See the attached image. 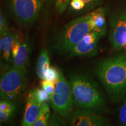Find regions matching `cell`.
<instances>
[{"label":"cell","mask_w":126,"mask_h":126,"mask_svg":"<svg viewBox=\"0 0 126 126\" xmlns=\"http://www.w3.org/2000/svg\"><path fill=\"white\" fill-rule=\"evenodd\" d=\"M96 72L111 96L117 99L124 95L126 92V53L102 61Z\"/></svg>","instance_id":"cell-1"},{"label":"cell","mask_w":126,"mask_h":126,"mask_svg":"<svg viewBox=\"0 0 126 126\" xmlns=\"http://www.w3.org/2000/svg\"><path fill=\"white\" fill-rule=\"evenodd\" d=\"M74 103L79 109L88 111L101 110L105 99L97 85L88 77L72 74L68 81Z\"/></svg>","instance_id":"cell-2"},{"label":"cell","mask_w":126,"mask_h":126,"mask_svg":"<svg viewBox=\"0 0 126 126\" xmlns=\"http://www.w3.org/2000/svg\"><path fill=\"white\" fill-rule=\"evenodd\" d=\"M92 31L89 14L67 23L60 32L54 48L60 53H68L83 37Z\"/></svg>","instance_id":"cell-3"},{"label":"cell","mask_w":126,"mask_h":126,"mask_svg":"<svg viewBox=\"0 0 126 126\" xmlns=\"http://www.w3.org/2000/svg\"><path fill=\"white\" fill-rule=\"evenodd\" d=\"M26 85V72L13 65L0 76V97L11 101L16 99Z\"/></svg>","instance_id":"cell-4"},{"label":"cell","mask_w":126,"mask_h":126,"mask_svg":"<svg viewBox=\"0 0 126 126\" xmlns=\"http://www.w3.org/2000/svg\"><path fill=\"white\" fill-rule=\"evenodd\" d=\"M55 112L64 118H68L72 113L74 101L69 82L60 70L58 78L55 81V88L50 100Z\"/></svg>","instance_id":"cell-5"},{"label":"cell","mask_w":126,"mask_h":126,"mask_svg":"<svg viewBox=\"0 0 126 126\" xmlns=\"http://www.w3.org/2000/svg\"><path fill=\"white\" fill-rule=\"evenodd\" d=\"M45 0H9L11 13L20 25H31L38 18Z\"/></svg>","instance_id":"cell-6"},{"label":"cell","mask_w":126,"mask_h":126,"mask_svg":"<svg viewBox=\"0 0 126 126\" xmlns=\"http://www.w3.org/2000/svg\"><path fill=\"white\" fill-rule=\"evenodd\" d=\"M109 39L114 49L126 51V11L116 14L111 20Z\"/></svg>","instance_id":"cell-7"},{"label":"cell","mask_w":126,"mask_h":126,"mask_svg":"<svg viewBox=\"0 0 126 126\" xmlns=\"http://www.w3.org/2000/svg\"><path fill=\"white\" fill-rule=\"evenodd\" d=\"M100 36L94 31H91L76 44L68 52L70 57L92 56L96 54Z\"/></svg>","instance_id":"cell-8"},{"label":"cell","mask_w":126,"mask_h":126,"mask_svg":"<svg viewBox=\"0 0 126 126\" xmlns=\"http://www.w3.org/2000/svg\"><path fill=\"white\" fill-rule=\"evenodd\" d=\"M30 47L28 40L19 36L14 42L12 48V61L13 65L27 73L26 65L28 64Z\"/></svg>","instance_id":"cell-9"},{"label":"cell","mask_w":126,"mask_h":126,"mask_svg":"<svg viewBox=\"0 0 126 126\" xmlns=\"http://www.w3.org/2000/svg\"><path fill=\"white\" fill-rule=\"evenodd\" d=\"M70 119L71 125L74 126H102L108 124L106 118L94 114L92 111L82 109L72 113Z\"/></svg>","instance_id":"cell-10"},{"label":"cell","mask_w":126,"mask_h":126,"mask_svg":"<svg viewBox=\"0 0 126 126\" xmlns=\"http://www.w3.org/2000/svg\"><path fill=\"white\" fill-rule=\"evenodd\" d=\"M42 103L37 99L35 94V88L29 91L27 96L26 107L22 121V126H32L37 119Z\"/></svg>","instance_id":"cell-11"},{"label":"cell","mask_w":126,"mask_h":126,"mask_svg":"<svg viewBox=\"0 0 126 126\" xmlns=\"http://www.w3.org/2000/svg\"><path fill=\"white\" fill-rule=\"evenodd\" d=\"M20 35L18 31H6L0 34V63L12 60V48L14 42Z\"/></svg>","instance_id":"cell-12"},{"label":"cell","mask_w":126,"mask_h":126,"mask_svg":"<svg viewBox=\"0 0 126 126\" xmlns=\"http://www.w3.org/2000/svg\"><path fill=\"white\" fill-rule=\"evenodd\" d=\"M92 31L99 34L100 37L106 33L107 25L105 19V12L102 8H99L89 13Z\"/></svg>","instance_id":"cell-13"},{"label":"cell","mask_w":126,"mask_h":126,"mask_svg":"<svg viewBox=\"0 0 126 126\" xmlns=\"http://www.w3.org/2000/svg\"><path fill=\"white\" fill-rule=\"evenodd\" d=\"M16 105L11 100H0V122L8 121L14 114Z\"/></svg>","instance_id":"cell-14"},{"label":"cell","mask_w":126,"mask_h":126,"mask_svg":"<svg viewBox=\"0 0 126 126\" xmlns=\"http://www.w3.org/2000/svg\"><path fill=\"white\" fill-rule=\"evenodd\" d=\"M50 67V57L47 50L44 48L39 54L37 64V74L42 80L45 79L46 72Z\"/></svg>","instance_id":"cell-15"},{"label":"cell","mask_w":126,"mask_h":126,"mask_svg":"<svg viewBox=\"0 0 126 126\" xmlns=\"http://www.w3.org/2000/svg\"><path fill=\"white\" fill-rule=\"evenodd\" d=\"M50 110L49 105L47 102H43L41 105L37 119L33 124V126H48V122L50 118Z\"/></svg>","instance_id":"cell-16"},{"label":"cell","mask_w":126,"mask_h":126,"mask_svg":"<svg viewBox=\"0 0 126 126\" xmlns=\"http://www.w3.org/2000/svg\"><path fill=\"white\" fill-rule=\"evenodd\" d=\"M60 70L56 68L55 67H49V68L47 70L45 74L46 80H48L50 81L55 82L58 78L59 75Z\"/></svg>","instance_id":"cell-17"},{"label":"cell","mask_w":126,"mask_h":126,"mask_svg":"<svg viewBox=\"0 0 126 126\" xmlns=\"http://www.w3.org/2000/svg\"><path fill=\"white\" fill-rule=\"evenodd\" d=\"M35 94L37 99L42 103L50 102L51 95L48 93L46 92L43 88H42V89H35Z\"/></svg>","instance_id":"cell-18"},{"label":"cell","mask_w":126,"mask_h":126,"mask_svg":"<svg viewBox=\"0 0 126 126\" xmlns=\"http://www.w3.org/2000/svg\"><path fill=\"white\" fill-rule=\"evenodd\" d=\"M119 119L122 126H126V98L124 100L119 110Z\"/></svg>","instance_id":"cell-19"},{"label":"cell","mask_w":126,"mask_h":126,"mask_svg":"<svg viewBox=\"0 0 126 126\" xmlns=\"http://www.w3.org/2000/svg\"><path fill=\"white\" fill-rule=\"evenodd\" d=\"M41 86L46 92L51 95L55 88V82L44 79L41 82Z\"/></svg>","instance_id":"cell-20"},{"label":"cell","mask_w":126,"mask_h":126,"mask_svg":"<svg viewBox=\"0 0 126 126\" xmlns=\"http://www.w3.org/2000/svg\"><path fill=\"white\" fill-rule=\"evenodd\" d=\"M70 0H56V8L59 14H62L65 11Z\"/></svg>","instance_id":"cell-21"},{"label":"cell","mask_w":126,"mask_h":126,"mask_svg":"<svg viewBox=\"0 0 126 126\" xmlns=\"http://www.w3.org/2000/svg\"><path fill=\"white\" fill-rule=\"evenodd\" d=\"M70 5L72 8L75 11H81L85 7L84 2L81 0H71Z\"/></svg>","instance_id":"cell-22"},{"label":"cell","mask_w":126,"mask_h":126,"mask_svg":"<svg viewBox=\"0 0 126 126\" xmlns=\"http://www.w3.org/2000/svg\"><path fill=\"white\" fill-rule=\"evenodd\" d=\"M8 29V23L4 17L0 14V34L6 31Z\"/></svg>","instance_id":"cell-23"},{"label":"cell","mask_w":126,"mask_h":126,"mask_svg":"<svg viewBox=\"0 0 126 126\" xmlns=\"http://www.w3.org/2000/svg\"><path fill=\"white\" fill-rule=\"evenodd\" d=\"M81 1L84 2L85 7H89L97 4L100 0H81Z\"/></svg>","instance_id":"cell-24"}]
</instances>
